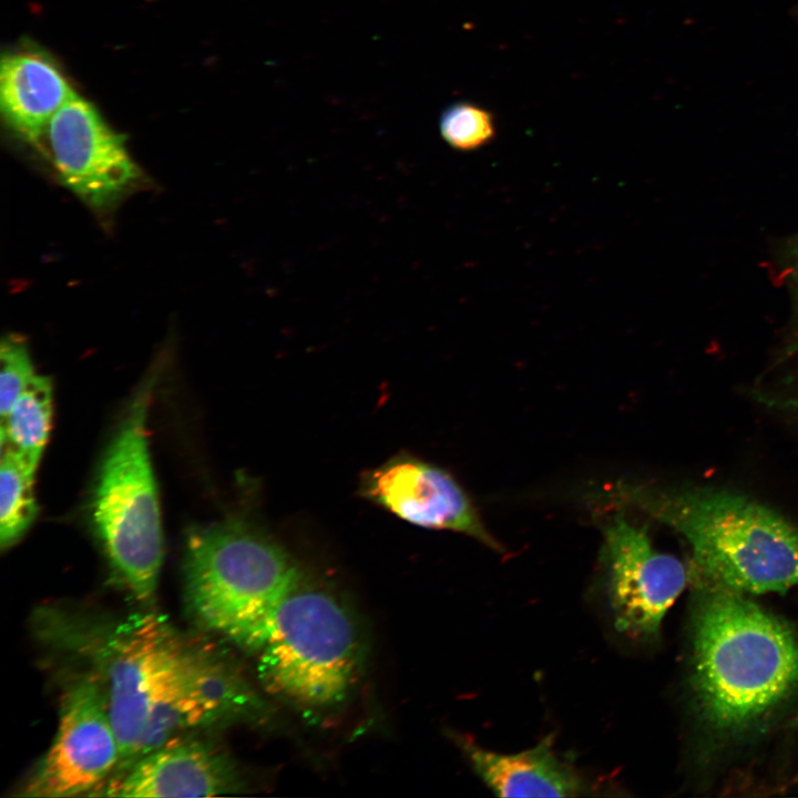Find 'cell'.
I'll return each instance as SVG.
<instances>
[{
  "mask_svg": "<svg viewBox=\"0 0 798 798\" xmlns=\"http://www.w3.org/2000/svg\"><path fill=\"white\" fill-rule=\"evenodd\" d=\"M150 383L135 397L101 461L91 502L94 532L116 577L142 603L155 596L164 541L146 437Z\"/></svg>",
  "mask_w": 798,
  "mask_h": 798,
  "instance_id": "6",
  "label": "cell"
},
{
  "mask_svg": "<svg viewBox=\"0 0 798 798\" xmlns=\"http://www.w3.org/2000/svg\"><path fill=\"white\" fill-rule=\"evenodd\" d=\"M30 352L23 339L4 336L0 346V412L1 419L34 377Z\"/></svg>",
  "mask_w": 798,
  "mask_h": 798,
  "instance_id": "17",
  "label": "cell"
},
{
  "mask_svg": "<svg viewBox=\"0 0 798 798\" xmlns=\"http://www.w3.org/2000/svg\"><path fill=\"white\" fill-rule=\"evenodd\" d=\"M96 653L121 771L191 730L258 718L266 709L235 665L153 614L132 616Z\"/></svg>",
  "mask_w": 798,
  "mask_h": 798,
  "instance_id": "1",
  "label": "cell"
},
{
  "mask_svg": "<svg viewBox=\"0 0 798 798\" xmlns=\"http://www.w3.org/2000/svg\"><path fill=\"white\" fill-rule=\"evenodd\" d=\"M359 491L365 499L408 523L464 533L501 550L461 485L432 463L398 454L367 471Z\"/></svg>",
  "mask_w": 798,
  "mask_h": 798,
  "instance_id": "10",
  "label": "cell"
},
{
  "mask_svg": "<svg viewBox=\"0 0 798 798\" xmlns=\"http://www.w3.org/2000/svg\"><path fill=\"white\" fill-rule=\"evenodd\" d=\"M75 95L57 62L43 51L25 48L2 55L1 114L22 139L40 142L52 116Z\"/></svg>",
  "mask_w": 798,
  "mask_h": 798,
  "instance_id": "13",
  "label": "cell"
},
{
  "mask_svg": "<svg viewBox=\"0 0 798 798\" xmlns=\"http://www.w3.org/2000/svg\"><path fill=\"white\" fill-rule=\"evenodd\" d=\"M241 788L229 757L204 740L178 736L141 756L100 789L109 797H213Z\"/></svg>",
  "mask_w": 798,
  "mask_h": 798,
  "instance_id": "11",
  "label": "cell"
},
{
  "mask_svg": "<svg viewBox=\"0 0 798 798\" xmlns=\"http://www.w3.org/2000/svg\"><path fill=\"white\" fill-rule=\"evenodd\" d=\"M121 761L120 743L96 674L65 690L54 740L22 788L27 797H71L100 790Z\"/></svg>",
  "mask_w": 798,
  "mask_h": 798,
  "instance_id": "7",
  "label": "cell"
},
{
  "mask_svg": "<svg viewBox=\"0 0 798 798\" xmlns=\"http://www.w3.org/2000/svg\"><path fill=\"white\" fill-rule=\"evenodd\" d=\"M19 453L1 449L0 466V548L14 545L29 530L37 516L34 475Z\"/></svg>",
  "mask_w": 798,
  "mask_h": 798,
  "instance_id": "15",
  "label": "cell"
},
{
  "mask_svg": "<svg viewBox=\"0 0 798 798\" xmlns=\"http://www.w3.org/2000/svg\"><path fill=\"white\" fill-rule=\"evenodd\" d=\"M44 134L63 185L95 209L112 207L140 180L124 136L79 95L57 111Z\"/></svg>",
  "mask_w": 798,
  "mask_h": 798,
  "instance_id": "9",
  "label": "cell"
},
{
  "mask_svg": "<svg viewBox=\"0 0 798 798\" xmlns=\"http://www.w3.org/2000/svg\"><path fill=\"white\" fill-rule=\"evenodd\" d=\"M450 736L473 771L498 796L576 797L592 789L582 774L555 751L552 735L515 754L492 751L454 732Z\"/></svg>",
  "mask_w": 798,
  "mask_h": 798,
  "instance_id": "12",
  "label": "cell"
},
{
  "mask_svg": "<svg viewBox=\"0 0 798 798\" xmlns=\"http://www.w3.org/2000/svg\"><path fill=\"white\" fill-rule=\"evenodd\" d=\"M303 581L290 554L256 526L229 519L190 532L187 610L203 630L258 653L283 601Z\"/></svg>",
  "mask_w": 798,
  "mask_h": 798,
  "instance_id": "4",
  "label": "cell"
},
{
  "mask_svg": "<svg viewBox=\"0 0 798 798\" xmlns=\"http://www.w3.org/2000/svg\"><path fill=\"white\" fill-rule=\"evenodd\" d=\"M613 490L684 536L703 583L741 594L798 585V528L755 500L714 488Z\"/></svg>",
  "mask_w": 798,
  "mask_h": 798,
  "instance_id": "3",
  "label": "cell"
},
{
  "mask_svg": "<svg viewBox=\"0 0 798 798\" xmlns=\"http://www.w3.org/2000/svg\"><path fill=\"white\" fill-rule=\"evenodd\" d=\"M51 418V380L34 375L1 419V449L13 450L37 469L49 438Z\"/></svg>",
  "mask_w": 798,
  "mask_h": 798,
  "instance_id": "14",
  "label": "cell"
},
{
  "mask_svg": "<svg viewBox=\"0 0 798 798\" xmlns=\"http://www.w3.org/2000/svg\"><path fill=\"white\" fill-rule=\"evenodd\" d=\"M439 133L453 150L474 151L487 145L495 135L492 114L471 102H456L439 117Z\"/></svg>",
  "mask_w": 798,
  "mask_h": 798,
  "instance_id": "16",
  "label": "cell"
},
{
  "mask_svg": "<svg viewBox=\"0 0 798 798\" xmlns=\"http://www.w3.org/2000/svg\"><path fill=\"white\" fill-rule=\"evenodd\" d=\"M601 561L614 628L632 641L655 640L665 614L686 585L685 565L657 551L646 532L622 512L604 528Z\"/></svg>",
  "mask_w": 798,
  "mask_h": 798,
  "instance_id": "8",
  "label": "cell"
},
{
  "mask_svg": "<svg viewBox=\"0 0 798 798\" xmlns=\"http://www.w3.org/2000/svg\"><path fill=\"white\" fill-rule=\"evenodd\" d=\"M693 618V688L724 733L754 724L798 685V636L745 594L705 584Z\"/></svg>",
  "mask_w": 798,
  "mask_h": 798,
  "instance_id": "2",
  "label": "cell"
},
{
  "mask_svg": "<svg viewBox=\"0 0 798 798\" xmlns=\"http://www.w3.org/2000/svg\"><path fill=\"white\" fill-rule=\"evenodd\" d=\"M257 654L258 678L269 694L304 709H328L352 692L362 643L346 605L301 581L276 611Z\"/></svg>",
  "mask_w": 798,
  "mask_h": 798,
  "instance_id": "5",
  "label": "cell"
}]
</instances>
